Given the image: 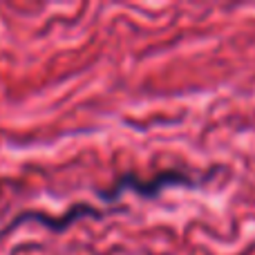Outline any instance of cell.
Masks as SVG:
<instances>
[{
	"label": "cell",
	"mask_w": 255,
	"mask_h": 255,
	"mask_svg": "<svg viewBox=\"0 0 255 255\" xmlns=\"http://www.w3.org/2000/svg\"><path fill=\"white\" fill-rule=\"evenodd\" d=\"M168 186H193V181H190L188 175H184V172H177V170L161 172V175H157L152 181H148V184H143L139 177L124 175V177H119V179H117V184H115V188H112V190H103L101 197L103 199H115L117 195L124 193L126 188L139 190L143 197H154V195H159V190L168 188Z\"/></svg>",
	"instance_id": "obj_1"
}]
</instances>
